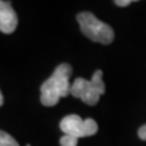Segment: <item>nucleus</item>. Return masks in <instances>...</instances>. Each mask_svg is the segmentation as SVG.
Instances as JSON below:
<instances>
[{"label": "nucleus", "mask_w": 146, "mask_h": 146, "mask_svg": "<svg viewBox=\"0 0 146 146\" xmlns=\"http://www.w3.org/2000/svg\"><path fill=\"white\" fill-rule=\"evenodd\" d=\"M105 94V83L102 80V71L98 70L93 78L86 80L84 78H76L71 85V95L80 99L84 104L94 106L99 102L101 95Z\"/></svg>", "instance_id": "nucleus-2"}, {"label": "nucleus", "mask_w": 146, "mask_h": 146, "mask_svg": "<svg viewBox=\"0 0 146 146\" xmlns=\"http://www.w3.org/2000/svg\"><path fill=\"white\" fill-rule=\"evenodd\" d=\"M138 135L141 140H146V124H144L143 127L139 128V131H138Z\"/></svg>", "instance_id": "nucleus-8"}, {"label": "nucleus", "mask_w": 146, "mask_h": 146, "mask_svg": "<svg viewBox=\"0 0 146 146\" xmlns=\"http://www.w3.org/2000/svg\"><path fill=\"white\" fill-rule=\"evenodd\" d=\"M0 146H20L18 143L6 131L0 130Z\"/></svg>", "instance_id": "nucleus-6"}, {"label": "nucleus", "mask_w": 146, "mask_h": 146, "mask_svg": "<svg viewBox=\"0 0 146 146\" xmlns=\"http://www.w3.org/2000/svg\"><path fill=\"white\" fill-rule=\"evenodd\" d=\"M3 104H4V96H3L1 91H0V107L3 106Z\"/></svg>", "instance_id": "nucleus-10"}, {"label": "nucleus", "mask_w": 146, "mask_h": 146, "mask_svg": "<svg viewBox=\"0 0 146 146\" xmlns=\"http://www.w3.org/2000/svg\"><path fill=\"white\" fill-rule=\"evenodd\" d=\"M72 67L68 63L58 65L52 76L46 79L40 86V101L44 106H55L61 98H66L71 94L70 78L72 76Z\"/></svg>", "instance_id": "nucleus-1"}, {"label": "nucleus", "mask_w": 146, "mask_h": 146, "mask_svg": "<svg viewBox=\"0 0 146 146\" xmlns=\"http://www.w3.org/2000/svg\"><path fill=\"white\" fill-rule=\"evenodd\" d=\"M131 3H134L133 0H116L115 4L118 6H128V5H130Z\"/></svg>", "instance_id": "nucleus-9"}, {"label": "nucleus", "mask_w": 146, "mask_h": 146, "mask_svg": "<svg viewBox=\"0 0 146 146\" xmlns=\"http://www.w3.org/2000/svg\"><path fill=\"white\" fill-rule=\"evenodd\" d=\"M77 144H78V139L74 138V136H72V135L65 134L60 139V145L61 146H77Z\"/></svg>", "instance_id": "nucleus-7"}, {"label": "nucleus", "mask_w": 146, "mask_h": 146, "mask_svg": "<svg viewBox=\"0 0 146 146\" xmlns=\"http://www.w3.org/2000/svg\"><path fill=\"white\" fill-rule=\"evenodd\" d=\"M17 15L10 1L0 0V32L11 34L17 28Z\"/></svg>", "instance_id": "nucleus-5"}, {"label": "nucleus", "mask_w": 146, "mask_h": 146, "mask_svg": "<svg viewBox=\"0 0 146 146\" xmlns=\"http://www.w3.org/2000/svg\"><path fill=\"white\" fill-rule=\"evenodd\" d=\"M61 130L67 135H72L74 138H84L91 136L98 133V123L91 118L82 119L78 115H68L62 118L60 123Z\"/></svg>", "instance_id": "nucleus-4"}, {"label": "nucleus", "mask_w": 146, "mask_h": 146, "mask_svg": "<svg viewBox=\"0 0 146 146\" xmlns=\"http://www.w3.org/2000/svg\"><path fill=\"white\" fill-rule=\"evenodd\" d=\"M80 31L86 38L100 44H111L115 39V32L112 27L100 21L91 12H80L77 16Z\"/></svg>", "instance_id": "nucleus-3"}]
</instances>
